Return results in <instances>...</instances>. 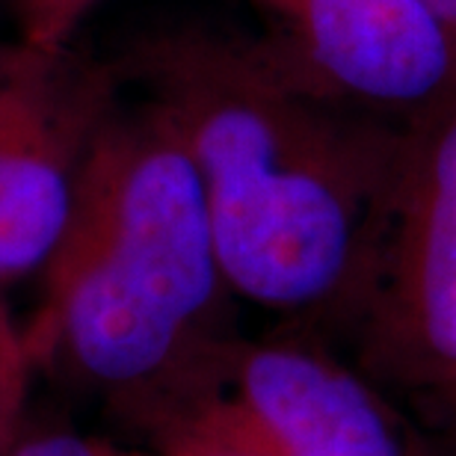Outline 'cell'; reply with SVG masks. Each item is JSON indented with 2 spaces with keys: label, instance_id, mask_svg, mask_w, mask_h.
I'll return each mask as SVG.
<instances>
[{
  "label": "cell",
  "instance_id": "cell-1",
  "mask_svg": "<svg viewBox=\"0 0 456 456\" xmlns=\"http://www.w3.org/2000/svg\"><path fill=\"white\" fill-rule=\"evenodd\" d=\"M51 261L48 335L75 368L107 388L158 377L223 279L190 149L131 145L93 163Z\"/></svg>",
  "mask_w": 456,
  "mask_h": 456
},
{
  "label": "cell",
  "instance_id": "cell-2",
  "mask_svg": "<svg viewBox=\"0 0 456 456\" xmlns=\"http://www.w3.org/2000/svg\"><path fill=\"white\" fill-rule=\"evenodd\" d=\"M190 154L228 285L279 308L335 288L353 249L350 211L323 175L285 158L261 107L232 102L208 110Z\"/></svg>",
  "mask_w": 456,
  "mask_h": 456
},
{
  "label": "cell",
  "instance_id": "cell-3",
  "mask_svg": "<svg viewBox=\"0 0 456 456\" xmlns=\"http://www.w3.org/2000/svg\"><path fill=\"white\" fill-rule=\"evenodd\" d=\"M237 388L232 406L199 424L208 456H400L373 397L314 355L255 350Z\"/></svg>",
  "mask_w": 456,
  "mask_h": 456
},
{
  "label": "cell",
  "instance_id": "cell-4",
  "mask_svg": "<svg viewBox=\"0 0 456 456\" xmlns=\"http://www.w3.org/2000/svg\"><path fill=\"white\" fill-rule=\"evenodd\" d=\"M314 60L364 98L418 102L451 75V30L424 0H305Z\"/></svg>",
  "mask_w": 456,
  "mask_h": 456
},
{
  "label": "cell",
  "instance_id": "cell-5",
  "mask_svg": "<svg viewBox=\"0 0 456 456\" xmlns=\"http://www.w3.org/2000/svg\"><path fill=\"white\" fill-rule=\"evenodd\" d=\"M77 184L48 122L18 89H0V279L51 261L75 214Z\"/></svg>",
  "mask_w": 456,
  "mask_h": 456
},
{
  "label": "cell",
  "instance_id": "cell-6",
  "mask_svg": "<svg viewBox=\"0 0 456 456\" xmlns=\"http://www.w3.org/2000/svg\"><path fill=\"white\" fill-rule=\"evenodd\" d=\"M415 321L427 353L456 368V122L433 158L415 258Z\"/></svg>",
  "mask_w": 456,
  "mask_h": 456
},
{
  "label": "cell",
  "instance_id": "cell-7",
  "mask_svg": "<svg viewBox=\"0 0 456 456\" xmlns=\"http://www.w3.org/2000/svg\"><path fill=\"white\" fill-rule=\"evenodd\" d=\"M27 382V346L0 312V456L9 451V436L15 430V418L21 412Z\"/></svg>",
  "mask_w": 456,
  "mask_h": 456
},
{
  "label": "cell",
  "instance_id": "cell-8",
  "mask_svg": "<svg viewBox=\"0 0 456 456\" xmlns=\"http://www.w3.org/2000/svg\"><path fill=\"white\" fill-rule=\"evenodd\" d=\"M6 456H122L110 448L75 433H42L27 442H18Z\"/></svg>",
  "mask_w": 456,
  "mask_h": 456
},
{
  "label": "cell",
  "instance_id": "cell-9",
  "mask_svg": "<svg viewBox=\"0 0 456 456\" xmlns=\"http://www.w3.org/2000/svg\"><path fill=\"white\" fill-rule=\"evenodd\" d=\"M424 4L430 6L444 24H448V30H453L456 27V0H424Z\"/></svg>",
  "mask_w": 456,
  "mask_h": 456
},
{
  "label": "cell",
  "instance_id": "cell-10",
  "mask_svg": "<svg viewBox=\"0 0 456 456\" xmlns=\"http://www.w3.org/2000/svg\"><path fill=\"white\" fill-rule=\"evenodd\" d=\"M451 456H456V453H451Z\"/></svg>",
  "mask_w": 456,
  "mask_h": 456
}]
</instances>
